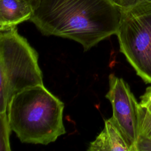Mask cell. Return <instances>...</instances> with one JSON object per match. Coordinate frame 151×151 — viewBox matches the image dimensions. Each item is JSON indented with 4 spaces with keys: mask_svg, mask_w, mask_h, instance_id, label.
I'll use <instances>...</instances> for the list:
<instances>
[{
    "mask_svg": "<svg viewBox=\"0 0 151 151\" xmlns=\"http://www.w3.org/2000/svg\"><path fill=\"white\" fill-rule=\"evenodd\" d=\"M120 18L113 0H40L30 21L43 35L73 40L87 51L116 35Z\"/></svg>",
    "mask_w": 151,
    "mask_h": 151,
    "instance_id": "obj_1",
    "label": "cell"
},
{
    "mask_svg": "<svg viewBox=\"0 0 151 151\" xmlns=\"http://www.w3.org/2000/svg\"><path fill=\"white\" fill-rule=\"evenodd\" d=\"M64 107V103L44 84L27 88L8 103L9 126L22 143L48 145L66 133Z\"/></svg>",
    "mask_w": 151,
    "mask_h": 151,
    "instance_id": "obj_2",
    "label": "cell"
},
{
    "mask_svg": "<svg viewBox=\"0 0 151 151\" xmlns=\"http://www.w3.org/2000/svg\"><path fill=\"white\" fill-rule=\"evenodd\" d=\"M0 113L21 91L43 84L38 54L17 27L0 32Z\"/></svg>",
    "mask_w": 151,
    "mask_h": 151,
    "instance_id": "obj_3",
    "label": "cell"
},
{
    "mask_svg": "<svg viewBox=\"0 0 151 151\" xmlns=\"http://www.w3.org/2000/svg\"><path fill=\"white\" fill-rule=\"evenodd\" d=\"M116 35L121 52L137 74L151 83V2L122 8Z\"/></svg>",
    "mask_w": 151,
    "mask_h": 151,
    "instance_id": "obj_4",
    "label": "cell"
},
{
    "mask_svg": "<svg viewBox=\"0 0 151 151\" xmlns=\"http://www.w3.org/2000/svg\"><path fill=\"white\" fill-rule=\"evenodd\" d=\"M109 90L106 97L110 101L111 117L127 140L131 151H135L139 135V106L129 85L121 78L110 74Z\"/></svg>",
    "mask_w": 151,
    "mask_h": 151,
    "instance_id": "obj_5",
    "label": "cell"
},
{
    "mask_svg": "<svg viewBox=\"0 0 151 151\" xmlns=\"http://www.w3.org/2000/svg\"><path fill=\"white\" fill-rule=\"evenodd\" d=\"M34 8L25 0H0V31L30 20Z\"/></svg>",
    "mask_w": 151,
    "mask_h": 151,
    "instance_id": "obj_6",
    "label": "cell"
},
{
    "mask_svg": "<svg viewBox=\"0 0 151 151\" xmlns=\"http://www.w3.org/2000/svg\"><path fill=\"white\" fill-rule=\"evenodd\" d=\"M87 150L131 151L124 136L111 118L105 120L103 130L90 143Z\"/></svg>",
    "mask_w": 151,
    "mask_h": 151,
    "instance_id": "obj_7",
    "label": "cell"
},
{
    "mask_svg": "<svg viewBox=\"0 0 151 151\" xmlns=\"http://www.w3.org/2000/svg\"><path fill=\"white\" fill-rule=\"evenodd\" d=\"M0 150L1 151L11 150L9 135L12 130L9 126L6 112L0 113Z\"/></svg>",
    "mask_w": 151,
    "mask_h": 151,
    "instance_id": "obj_8",
    "label": "cell"
},
{
    "mask_svg": "<svg viewBox=\"0 0 151 151\" xmlns=\"http://www.w3.org/2000/svg\"><path fill=\"white\" fill-rule=\"evenodd\" d=\"M139 136L151 139V114L143 107L139 106Z\"/></svg>",
    "mask_w": 151,
    "mask_h": 151,
    "instance_id": "obj_9",
    "label": "cell"
},
{
    "mask_svg": "<svg viewBox=\"0 0 151 151\" xmlns=\"http://www.w3.org/2000/svg\"><path fill=\"white\" fill-rule=\"evenodd\" d=\"M135 151H151V139L139 136L135 146Z\"/></svg>",
    "mask_w": 151,
    "mask_h": 151,
    "instance_id": "obj_10",
    "label": "cell"
},
{
    "mask_svg": "<svg viewBox=\"0 0 151 151\" xmlns=\"http://www.w3.org/2000/svg\"><path fill=\"white\" fill-rule=\"evenodd\" d=\"M139 105L145 107L151 114V86L146 88L145 92L140 96Z\"/></svg>",
    "mask_w": 151,
    "mask_h": 151,
    "instance_id": "obj_11",
    "label": "cell"
},
{
    "mask_svg": "<svg viewBox=\"0 0 151 151\" xmlns=\"http://www.w3.org/2000/svg\"><path fill=\"white\" fill-rule=\"evenodd\" d=\"M120 8H126L143 2H151V0H113Z\"/></svg>",
    "mask_w": 151,
    "mask_h": 151,
    "instance_id": "obj_12",
    "label": "cell"
},
{
    "mask_svg": "<svg viewBox=\"0 0 151 151\" xmlns=\"http://www.w3.org/2000/svg\"><path fill=\"white\" fill-rule=\"evenodd\" d=\"M25 1H27L30 4H31L34 7V8L35 9L37 7V6L38 5L40 0H25Z\"/></svg>",
    "mask_w": 151,
    "mask_h": 151,
    "instance_id": "obj_13",
    "label": "cell"
}]
</instances>
